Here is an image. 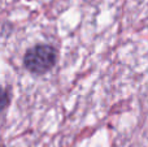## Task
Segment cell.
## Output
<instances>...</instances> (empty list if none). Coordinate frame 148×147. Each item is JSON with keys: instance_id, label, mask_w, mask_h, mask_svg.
Instances as JSON below:
<instances>
[{"instance_id": "cell-1", "label": "cell", "mask_w": 148, "mask_h": 147, "mask_svg": "<svg viewBox=\"0 0 148 147\" xmlns=\"http://www.w3.org/2000/svg\"><path fill=\"white\" fill-rule=\"evenodd\" d=\"M57 60V52L53 47L40 44L30 48L23 57L26 69L35 74H43L53 68Z\"/></svg>"}, {"instance_id": "cell-2", "label": "cell", "mask_w": 148, "mask_h": 147, "mask_svg": "<svg viewBox=\"0 0 148 147\" xmlns=\"http://www.w3.org/2000/svg\"><path fill=\"white\" fill-rule=\"evenodd\" d=\"M8 104H9V95L4 89L0 87V111H3Z\"/></svg>"}]
</instances>
